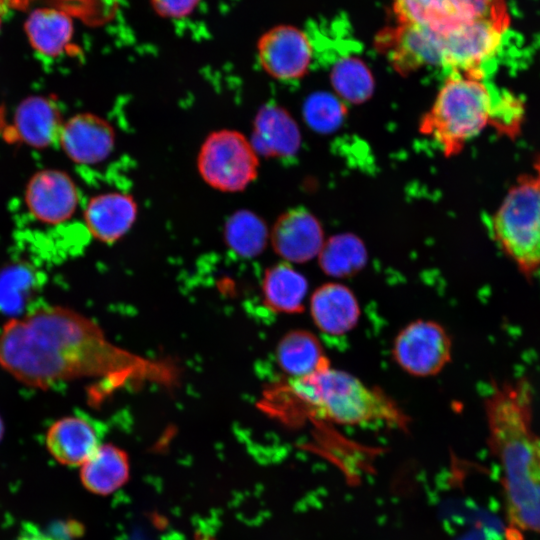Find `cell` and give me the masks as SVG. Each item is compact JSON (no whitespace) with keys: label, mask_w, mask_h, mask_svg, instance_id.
Listing matches in <instances>:
<instances>
[{"label":"cell","mask_w":540,"mask_h":540,"mask_svg":"<svg viewBox=\"0 0 540 540\" xmlns=\"http://www.w3.org/2000/svg\"><path fill=\"white\" fill-rule=\"evenodd\" d=\"M264 409L287 423L304 419L356 426L406 429L409 418L383 389L331 365L302 378H287L266 391Z\"/></svg>","instance_id":"cell-3"},{"label":"cell","mask_w":540,"mask_h":540,"mask_svg":"<svg viewBox=\"0 0 540 540\" xmlns=\"http://www.w3.org/2000/svg\"><path fill=\"white\" fill-rule=\"evenodd\" d=\"M18 540H56L52 535L41 532L33 525H25Z\"/></svg>","instance_id":"cell-31"},{"label":"cell","mask_w":540,"mask_h":540,"mask_svg":"<svg viewBox=\"0 0 540 540\" xmlns=\"http://www.w3.org/2000/svg\"><path fill=\"white\" fill-rule=\"evenodd\" d=\"M312 55L307 35L290 25L269 29L257 42L260 66L270 77L281 81L303 77L310 67Z\"/></svg>","instance_id":"cell-11"},{"label":"cell","mask_w":540,"mask_h":540,"mask_svg":"<svg viewBox=\"0 0 540 540\" xmlns=\"http://www.w3.org/2000/svg\"><path fill=\"white\" fill-rule=\"evenodd\" d=\"M503 252L526 275L540 268V157L510 188L491 220Z\"/></svg>","instance_id":"cell-5"},{"label":"cell","mask_w":540,"mask_h":540,"mask_svg":"<svg viewBox=\"0 0 540 540\" xmlns=\"http://www.w3.org/2000/svg\"><path fill=\"white\" fill-rule=\"evenodd\" d=\"M24 0H0V5L6 9L9 7L17 6L18 4H23Z\"/></svg>","instance_id":"cell-32"},{"label":"cell","mask_w":540,"mask_h":540,"mask_svg":"<svg viewBox=\"0 0 540 540\" xmlns=\"http://www.w3.org/2000/svg\"><path fill=\"white\" fill-rule=\"evenodd\" d=\"M115 139L113 127L104 118L80 113L63 123L58 143L73 162L94 165L112 153Z\"/></svg>","instance_id":"cell-14"},{"label":"cell","mask_w":540,"mask_h":540,"mask_svg":"<svg viewBox=\"0 0 540 540\" xmlns=\"http://www.w3.org/2000/svg\"><path fill=\"white\" fill-rule=\"evenodd\" d=\"M250 141L259 156L289 158L299 150L301 136L287 110L266 104L255 115Z\"/></svg>","instance_id":"cell-17"},{"label":"cell","mask_w":540,"mask_h":540,"mask_svg":"<svg viewBox=\"0 0 540 540\" xmlns=\"http://www.w3.org/2000/svg\"><path fill=\"white\" fill-rule=\"evenodd\" d=\"M138 205L132 195L107 192L92 197L84 210V221L90 234L104 243H114L134 225Z\"/></svg>","instance_id":"cell-16"},{"label":"cell","mask_w":540,"mask_h":540,"mask_svg":"<svg viewBox=\"0 0 540 540\" xmlns=\"http://www.w3.org/2000/svg\"><path fill=\"white\" fill-rule=\"evenodd\" d=\"M200 0H151L153 9L167 18H182L189 15Z\"/></svg>","instance_id":"cell-30"},{"label":"cell","mask_w":540,"mask_h":540,"mask_svg":"<svg viewBox=\"0 0 540 540\" xmlns=\"http://www.w3.org/2000/svg\"><path fill=\"white\" fill-rule=\"evenodd\" d=\"M488 446L501 470L508 524L540 534V436L526 380L496 384L484 401Z\"/></svg>","instance_id":"cell-2"},{"label":"cell","mask_w":540,"mask_h":540,"mask_svg":"<svg viewBox=\"0 0 540 540\" xmlns=\"http://www.w3.org/2000/svg\"><path fill=\"white\" fill-rule=\"evenodd\" d=\"M81 481L90 491L107 495L126 483L129 461L125 451L112 445H100L82 464Z\"/></svg>","instance_id":"cell-22"},{"label":"cell","mask_w":540,"mask_h":540,"mask_svg":"<svg viewBox=\"0 0 540 540\" xmlns=\"http://www.w3.org/2000/svg\"><path fill=\"white\" fill-rule=\"evenodd\" d=\"M269 232L261 217L249 210L234 212L224 225V240L242 258L259 255L268 242Z\"/></svg>","instance_id":"cell-25"},{"label":"cell","mask_w":540,"mask_h":540,"mask_svg":"<svg viewBox=\"0 0 540 540\" xmlns=\"http://www.w3.org/2000/svg\"><path fill=\"white\" fill-rule=\"evenodd\" d=\"M0 366L39 389L81 378L102 380L105 392L125 384L172 385L177 380L173 364L115 346L94 321L60 306L9 320L0 332Z\"/></svg>","instance_id":"cell-1"},{"label":"cell","mask_w":540,"mask_h":540,"mask_svg":"<svg viewBox=\"0 0 540 540\" xmlns=\"http://www.w3.org/2000/svg\"><path fill=\"white\" fill-rule=\"evenodd\" d=\"M506 29L491 20H475L444 33L441 67L449 74L483 78L482 66L497 53Z\"/></svg>","instance_id":"cell-10"},{"label":"cell","mask_w":540,"mask_h":540,"mask_svg":"<svg viewBox=\"0 0 540 540\" xmlns=\"http://www.w3.org/2000/svg\"><path fill=\"white\" fill-rule=\"evenodd\" d=\"M303 115L312 129L328 133L340 126L346 115V108L335 96L320 92L312 94L305 101Z\"/></svg>","instance_id":"cell-28"},{"label":"cell","mask_w":540,"mask_h":540,"mask_svg":"<svg viewBox=\"0 0 540 540\" xmlns=\"http://www.w3.org/2000/svg\"><path fill=\"white\" fill-rule=\"evenodd\" d=\"M35 284L31 268L15 264L0 272V309L7 313H18L25 305Z\"/></svg>","instance_id":"cell-27"},{"label":"cell","mask_w":540,"mask_h":540,"mask_svg":"<svg viewBox=\"0 0 540 540\" xmlns=\"http://www.w3.org/2000/svg\"><path fill=\"white\" fill-rule=\"evenodd\" d=\"M25 202L31 214L47 224L70 219L79 204V192L72 178L55 169L41 170L29 180Z\"/></svg>","instance_id":"cell-12"},{"label":"cell","mask_w":540,"mask_h":540,"mask_svg":"<svg viewBox=\"0 0 540 540\" xmlns=\"http://www.w3.org/2000/svg\"><path fill=\"white\" fill-rule=\"evenodd\" d=\"M444 33L419 24H399L376 36V48L402 75L424 66H442Z\"/></svg>","instance_id":"cell-9"},{"label":"cell","mask_w":540,"mask_h":540,"mask_svg":"<svg viewBox=\"0 0 540 540\" xmlns=\"http://www.w3.org/2000/svg\"><path fill=\"white\" fill-rule=\"evenodd\" d=\"M62 126L57 105L43 96L26 98L18 105L14 114L17 135L33 148H47L58 142Z\"/></svg>","instance_id":"cell-19"},{"label":"cell","mask_w":540,"mask_h":540,"mask_svg":"<svg viewBox=\"0 0 540 540\" xmlns=\"http://www.w3.org/2000/svg\"><path fill=\"white\" fill-rule=\"evenodd\" d=\"M274 251L288 263H304L318 256L325 242L321 224L305 208L290 209L279 216L271 234Z\"/></svg>","instance_id":"cell-13"},{"label":"cell","mask_w":540,"mask_h":540,"mask_svg":"<svg viewBox=\"0 0 540 540\" xmlns=\"http://www.w3.org/2000/svg\"><path fill=\"white\" fill-rule=\"evenodd\" d=\"M262 293L265 305L272 311L301 313L305 308L308 281L290 263L281 262L265 271Z\"/></svg>","instance_id":"cell-21"},{"label":"cell","mask_w":540,"mask_h":540,"mask_svg":"<svg viewBox=\"0 0 540 540\" xmlns=\"http://www.w3.org/2000/svg\"><path fill=\"white\" fill-rule=\"evenodd\" d=\"M314 325L324 334L342 336L352 331L361 316L359 301L354 292L339 282L317 287L309 301Z\"/></svg>","instance_id":"cell-15"},{"label":"cell","mask_w":540,"mask_h":540,"mask_svg":"<svg viewBox=\"0 0 540 540\" xmlns=\"http://www.w3.org/2000/svg\"><path fill=\"white\" fill-rule=\"evenodd\" d=\"M523 112L520 99L510 92H498L490 124L498 132L513 137L519 132Z\"/></svg>","instance_id":"cell-29"},{"label":"cell","mask_w":540,"mask_h":540,"mask_svg":"<svg viewBox=\"0 0 540 540\" xmlns=\"http://www.w3.org/2000/svg\"><path fill=\"white\" fill-rule=\"evenodd\" d=\"M399 24H419L447 33L475 20L509 25L504 0H393Z\"/></svg>","instance_id":"cell-7"},{"label":"cell","mask_w":540,"mask_h":540,"mask_svg":"<svg viewBox=\"0 0 540 540\" xmlns=\"http://www.w3.org/2000/svg\"><path fill=\"white\" fill-rule=\"evenodd\" d=\"M25 32L37 52L53 57L61 54L71 41L73 23L63 11L39 8L28 16Z\"/></svg>","instance_id":"cell-23"},{"label":"cell","mask_w":540,"mask_h":540,"mask_svg":"<svg viewBox=\"0 0 540 540\" xmlns=\"http://www.w3.org/2000/svg\"><path fill=\"white\" fill-rule=\"evenodd\" d=\"M497 94L482 77L449 74L420 131L435 140L446 156L455 155L490 124Z\"/></svg>","instance_id":"cell-4"},{"label":"cell","mask_w":540,"mask_h":540,"mask_svg":"<svg viewBox=\"0 0 540 540\" xmlns=\"http://www.w3.org/2000/svg\"><path fill=\"white\" fill-rule=\"evenodd\" d=\"M102 434L87 418L67 416L55 421L46 434L50 454L61 464H83L100 446Z\"/></svg>","instance_id":"cell-18"},{"label":"cell","mask_w":540,"mask_h":540,"mask_svg":"<svg viewBox=\"0 0 540 540\" xmlns=\"http://www.w3.org/2000/svg\"><path fill=\"white\" fill-rule=\"evenodd\" d=\"M197 170L211 188L236 193L245 190L258 176L259 155L241 132L221 129L211 132L197 155Z\"/></svg>","instance_id":"cell-6"},{"label":"cell","mask_w":540,"mask_h":540,"mask_svg":"<svg viewBox=\"0 0 540 540\" xmlns=\"http://www.w3.org/2000/svg\"><path fill=\"white\" fill-rule=\"evenodd\" d=\"M5 10L6 8L0 5V27H1V22H2V14Z\"/></svg>","instance_id":"cell-33"},{"label":"cell","mask_w":540,"mask_h":540,"mask_svg":"<svg viewBox=\"0 0 540 540\" xmlns=\"http://www.w3.org/2000/svg\"><path fill=\"white\" fill-rule=\"evenodd\" d=\"M317 258L326 275L348 278L365 267L368 255L360 238L352 234H339L324 242Z\"/></svg>","instance_id":"cell-24"},{"label":"cell","mask_w":540,"mask_h":540,"mask_svg":"<svg viewBox=\"0 0 540 540\" xmlns=\"http://www.w3.org/2000/svg\"><path fill=\"white\" fill-rule=\"evenodd\" d=\"M331 84L343 100L362 103L374 90V79L367 65L359 58L345 56L338 59L330 73Z\"/></svg>","instance_id":"cell-26"},{"label":"cell","mask_w":540,"mask_h":540,"mask_svg":"<svg viewBox=\"0 0 540 540\" xmlns=\"http://www.w3.org/2000/svg\"><path fill=\"white\" fill-rule=\"evenodd\" d=\"M276 358L287 378H302L331 365L319 338L302 329L290 331L281 338Z\"/></svg>","instance_id":"cell-20"},{"label":"cell","mask_w":540,"mask_h":540,"mask_svg":"<svg viewBox=\"0 0 540 540\" xmlns=\"http://www.w3.org/2000/svg\"><path fill=\"white\" fill-rule=\"evenodd\" d=\"M391 352L402 371L414 377H431L451 362L452 339L440 323L417 319L397 333Z\"/></svg>","instance_id":"cell-8"},{"label":"cell","mask_w":540,"mask_h":540,"mask_svg":"<svg viewBox=\"0 0 540 540\" xmlns=\"http://www.w3.org/2000/svg\"><path fill=\"white\" fill-rule=\"evenodd\" d=\"M3 430H4L3 423H2V420L0 418V439L2 438Z\"/></svg>","instance_id":"cell-34"}]
</instances>
